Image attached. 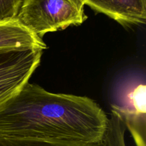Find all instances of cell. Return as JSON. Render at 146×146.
<instances>
[{"label":"cell","instance_id":"6da1fadb","mask_svg":"<svg viewBox=\"0 0 146 146\" xmlns=\"http://www.w3.org/2000/svg\"><path fill=\"white\" fill-rule=\"evenodd\" d=\"M108 122L91 98L27 83L0 105V138L70 144L102 142Z\"/></svg>","mask_w":146,"mask_h":146},{"label":"cell","instance_id":"7a4b0ae2","mask_svg":"<svg viewBox=\"0 0 146 146\" xmlns=\"http://www.w3.org/2000/svg\"><path fill=\"white\" fill-rule=\"evenodd\" d=\"M83 0H24L17 19L42 38L48 32L78 26L87 19Z\"/></svg>","mask_w":146,"mask_h":146},{"label":"cell","instance_id":"3957f363","mask_svg":"<svg viewBox=\"0 0 146 146\" xmlns=\"http://www.w3.org/2000/svg\"><path fill=\"white\" fill-rule=\"evenodd\" d=\"M42 54L36 48L0 51V105L29 82Z\"/></svg>","mask_w":146,"mask_h":146},{"label":"cell","instance_id":"277c9868","mask_svg":"<svg viewBox=\"0 0 146 146\" xmlns=\"http://www.w3.org/2000/svg\"><path fill=\"white\" fill-rule=\"evenodd\" d=\"M145 85L139 84L129 92L123 106H112V111L122 118L136 146H146Z\"/></svg>","mask_w":146,"mask_h":146},{"label":"cell","instance_id":"5b68a950","mask_svg":"<svg viewBox=\"0 0 146 146\" xmlns=\"http://www.w3.org/2000/svg\"><path fill=\"white\" fill-rule=\"evenodd\" d=\"M96 11L102 13L124 27L144 24L146 0H83Z\"/></svg>","mask_w":146,"mask_h":146},{"label":"cell","instance_id":"8992f818","mask_svg":"<svg viewBox=\"0 0 146 146\" xmlns=\"http://www.w3.org/2000/svg\"><path fill=\"white\" fill-rule=\"evenodd\" d=\"M36 48L44 51V40L26 28L17 19L0 21V51Z\"/></svg>","mask_w":146,"mask_h":146},{"label":"cell","instance_id":"52a82bcc","mask_svg":"<svg viewBox=\"0 0 146 146\" xmlns=\"http://www.w3.org/2000/svg\"><path fill=\"white\" fill-rule=\"evenodd\" d=\"M126 127L122 118L112 111L102 143L104 146H126L125 132Z\"/></svg>","mask_w":146,"mask_h":146},{"label":"cell","instance_id":"ba28073f","mask_svg":"<svg viewBox=\"0 0 146 146\" xmlns=\"http://www.w3.org/2000/svg\"><path fill=\"white\" fill-rule=\"evenodd\" d=\"M0 146H104V145L102 142L98 144H70L32 140L8 139L0 138Z\"/></svg>","mask_w":146,"mask_h":146},{"label":"cell","instance_id":"9c48e42d","mask_svg":"<svg viewBox=\"0 0 146 146\" xmlns=\"http://www.w3.org/2000/svg\"><path fill=\"white\" fill-rule=\"evenodd\" d=\"M24 0H0V21L17 19Z\"/></svg>","mask_w":146,"mask_h":146}]
</instances>
